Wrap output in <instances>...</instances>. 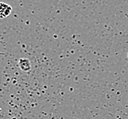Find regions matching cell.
Wrapping results in <instances>:
<instances>
[{
  "instance_id": "cell-1",
  "label": "cell",
  "mask_w": 128,
  "mask_h": 119,
  "mask_svg": "<svg viewBox=\"0 0 128 119\" xmlns=\"http://www.w3.org/2000/svg\"><path fill=\"white\" fill-rule=\"evenodd\" d=\"M12 8L10 5L0 2V19H5L10 15Z\"/></svg>"
},
{
  "instance_id": "cell-2",
  "label": "cell",
  "mask_w": 128,
  "mask_h": 119,
  "mask_svg": "<svg viewBox=\"0 0 128 119\" xmlns=\"http://www.w3.org/2000/svg\"><path fill=\"white\" fill-rule=\"evenodd\" d=\"M18 66L19 68L25 72H28L31 70V64H30V61L27 58H22L19 60L18 61Z\"/></svg>"
},
{
  "instance_id": "cell-3",
  "label": "cell",
  "mask_w": 128,
  "mask_h": 119,
  "mask_svg": "<svg viewBox=\"0 0 128 119\" xmlns=\"http://www.w3.org/2000/svg\"><path fill=\"white\" fill-rule=\"evenodd\" d=\"M127 57H128V54H127Z\"/></svg>"
}]
</instances>
